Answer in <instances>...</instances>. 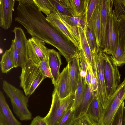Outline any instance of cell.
Segmentation results:
<instances>
[{"instance_id":"obj_1","label":"cell","mask_w":125,"mask_h":125,"mask_svg":"<svg viewBox=\"0 0 125 125\" xmlns=\"http://www.w3.org/2000/svg\"><path fill=\"white\" fill-rule=\"evenodd\" d=\"M3 89L10 99L13 111L21 121L32 119V115L28 107V97L23 92L6 81H3Z\"/></svg>"},{"instance_id":"obj_2","label":"cell","mask_w":125,"mask_h":125,"mask_svg":"<svg viewBox=\"0 0 125 125\" xmlns=\"http://www.w3.org/2000/svg\"><path fill=\"white\" fill-rule=\"evenodd\" d=\"M75 92L71 93L66 97L60 99L54 90L50 110L44 117L48 125H57L61 118L69 110L73 108Z\"/></svg>"},{"instance_id":"obj_3","label":"cell","mask_w":125,"mask_h":125,"mask_svg":"<svg viewBox=\"0 0 125 125\" xmlns=\"http://www.w3.org/2000/svg\"><path fill=\"white\" fill-rule=\"evenodd\" d=\"M21 67L20 86L23 89L25 95L30 96L46 78L41 73L38 65L30 61Z\"/></svg>"},{"instance_id":"obj_4","label":"cell","mask_w":125,"mask_h":125,"mask_svg":"<svg viewBox=\"0 0 125 125\" xmlns=\"http://www.w3.org/2000/svg\"><path fill=\"white\" fill-rule=\"evenodd\" d=\"M93 60L91 65L95 72L97 82V89L95 95L104 108L108 100L104 69V55L102 49L97 48L92 53Z\"/></svg>"},{"instance_id":"obj_5","label":"cell","mask_w":125,"mask_h":125,"mask_svg":"<svg viewBox=\"0 0 125 125\" xmlns=\"http://www.w3.org/2000/svg\"><path fill=\"white\" fill-rule=\"evenodd\" d=\"M125 99V78L116 91L109 98L103 108L99 121L101 125H109L121 103Z\"/></svg>"},{"instance_id":"obj_6","label":"cell","mask_w":125,"mask_h":125,"mask_svg":"<svg viewBox=\"0 0 125 125\" xmlns=\"http://www.w3.org/2000/svg\"><path fill=\"white\" fill-rule=\"evenodd\" d=\"M104 69L108 99L121 84V75L117 66L111 59L110 55L103 52Z\"/></svg>"},{"instance_id":"obj_7","label":"cell","mask_w":125,"mask_h":125,"mask_svg":"<svg viewBox=\"0 0 125 125\" xmlns=\"http://www.w3.org/2000/svg\"><path fill=\"white\" fill-rule=\"evenodd\" d=\"M119 43L117 19L113 10L109 16L105 47L103 52L109 55H113L117 50Z\"/></svg>"},{"instance_id":"obj_8","label":"cell","mask_w":125,"mask_h":125,"mask_svg":"<svg viewBox=\"0 0 125 125\" xmlns=\"http://www.w3.org/2000/svg\"><path fill=\"white\" fill-rule=\"evenodd\" d=\"M28 53L30 60L37 65L47 57L48 48L44 42L34 37L27 40Z\"/></svg>"},{"instance_id":"obj_9","label":"cell","mask_w":125,"mask_h":125,"mask_svg":"<svg viewBox=\"0 0 125 125\" xmlns=\"http://www.w3.org/2000/svg\"><path fill=\"white\" fill-rule=\"evenodd\" d=\"M13 32L14 34V40L19 55V66L21 67L30 61L28 53V40L21 27H15Z\"/></svg>"},{"instance_id":"obj_10","label":"cell","mask_w":125,"mask_h":125,"mask_svg":"<svg viewBox=\"0 0 125 125\" xmlns=\"http://www.w3.org/2000/svg\"><path fill=\"white\" fill-rule=\"evenodd\" d=\"M47 21L61 33L70 41L78 49H81L80 42L75 35L61 21L54 8L51 13L46 17Z\"/></svg>"},{"instance_id":"obj_11","label":"cell","mask_w":125,"mask_h":125,"mask_svg":"<svg viewBox=\"0 0 125 125\" xmlns=\"http://www.w3.org/2000/svg\"><path fill=\"white\" fill-rule=\"evenodd\" d=\"M15 1V0H0V26L4 30L8 29L11 25Z\"/></svg>"},{"instance_id":"obj_12","label":"cell","mask_w":125,"mask_h":125,"mask_svg":"<svg viewBox=\"0 0 125 125\" xmlns=\"http://www.w3.org/2000/svg\"><path fill=\"white\" fill-rule=\"evenodd\" d=\"M0 125H22L13 115L1 91L0 92Z\"/></svg>"},{"instance_id":"obj_13","label":"cell","mask_w":125,"mask_h":125,"mask_svg":"<svg viewBox=\"0 0 125 125\" xmlns=\"http://www.w3.org/2000/svg\"><path fill=\"white\" fill-rule=\"evenodd\" d=\"M60 98H64L71 93L69 68V64L63 69L60 73L56 85L54 87Z\"/></svg>"},{"instance_id":"obj_14","label":"cell","mask_w":125,"mask_h":125,"mask_svg":"<svg viewBox=\"0 0 125 125\" xmlns=\"http://www.w3.org/2000/svg\"><path fill=\"white\" fill-rule=\"evenodd\" d=\"M94 32L97 47L102 49V26L100 0L87 25Z\"/></svg>"},{"instance_id":"obj_15","label":"cell","mask_w":125,"mask_h":125,"mask_svg":"<svg viewBox=\"0 0 125 125\" xmlns=\"http://www.w3.org/2000/svg\"><path fill=\"white\" fill-rule=\"evenodd\" d=\"M114 0H100L102 26V49L105 47L106 35L109 16L113 11Z\"/></svg>"},{"instance_id":"obj_16","label":"cell","mask_w":125,"mask_h":125,"mask_svg":"<svg viewBox=\"0 0 125 125\" xmlns=\"http://www.w3.org/2000/svg\"><path fill=\"white\" fill-rule=\"evenodd\" d=\"M47 56L52 77V83L54 87L57 83L60 73L59 70L62 64L61 57L59 52L53 49L48 48Z\"/></svg>"},{"instance_id":"obj_17","label":"cell","mask_w":125,"mask_h":125,"mask_svg":"<svg viewBox=\"0 0 125 125\" xmlns=\"http://www.w3.org/2000/svg\"><path fill=\"white\" fill-rule=\"evenodd\" d=\"M72 16L83 19L85 18L90 0H63Z\"/></svg>"},{"instance_id":"obj_18","label":"cell","mask_w":125,"mask_h":125,"mask_svg":"<svg viewBox=\"0 0 125 125\" xmlns=\"http://www.w3.org/2000/svg\"><path fill=\"white\" fill-rule=\"evenodd\" d=\"M69 68V74L71 93L76 90L81 70L78 57H76L68 63Z\"/></svg>"},{"instance_id":"obj_19","label":"cell","mask_w":125,"mask_h":125,"mask_svg":"<svg viewBox=\"0 0 125 125\" xmlns=\"http://www.w3.org/2000/svg\"><path fill=\"white\" fill-rule=\"evenodd\" d=\"M95 94L93 93L87 85L85 95L79 105L74 109L75 119L85 115L92 100Z\"/></svg>"},{"instance_id":"obj_20","label":"cell","mask_w":125,"mask_h":125,"mask_svg":"<svg viewBox=\"0 0 125 125\" xmlns=\"http://www.w3.org/2000/svg\"><path fill=\"white\" fill-rule=\"evenodd\" d=\"M103 109L101 103L95 95L91 103L86 114L90 118L99 122Z\"/></svg>"},{"instance_id":"obj_21","label":"cell","mask_w":125,"mask_h":125,"mask_svg":"<svg viewBox=\"0 0 125 125\" xmlns=\"http://www.w3.org/2000/svg\"><path fill=\"white\" fill-rule=\"evenodd\" d=\"M78 28L81 48L80 51L82 52L88 63L91 65L93 60L92 53L87 41L85 30L81 28L78 27Z\"/></svg>"},{"instance_id":"obj_22","label":"cell","mask_w":125,"mask_h":125,"mask_svg":"<svg viewBox=\"0 0 125 125\" xmlns=\"http://www.w3.org/2000/svg\"><path fill=\"white\" fill-rule=\"evenodd\" d=\"M87 87L85 78L79 76L77 86L75 92L73 108L77 107L82 101L85 93Z\"/></svg>"},{"instance_id":"obj_23","label":"cell","mask_w":125,"mask_h":125,"mask_svg":"<svg viewBox=\"0 0 125 125\" xmlns=\"http://www.w3.org/2000/svg\"><path fill=\"white\" fill-rule=\"evenodd\" d=\"M1 70L3 73H7L14 68L12 52L10 48L2 55L0 62Z\"/></svg>"},{"instance_id":"obj_24","label":"cell","mask_w":125,"mask_h":125,"mask_svg":"<svg viewBox=\"0 0 125 125\" xmlns=\"http://www.w3.org/2000/svg\"><path fill=\"white\" fill-rule=\"evenodd\" d=\"M56 10L61 17L68 25L73 26L81 28L84 30H85L86 26L85 20L83 19L63 15Z\"/></svg>"},{"instance_id":"obj_25","label":"cell","mask_w":125,"mask_h":125,"mask_svg":"<svg viewBox=\"0 0 125 125\" xmlns=\"http://www.w3.org/2000/svg\"><path fill=\"white\" fill-rule=\"evenodd\" d=\"M117 23L119 43L122 51L125 53V17H121Z\"/></svg>"},{"instance_id":"obj_26","label":"cell","mask_w":125,"mask_h":125,"mask_svg":"<svg viewBox=\"0 0 125 125\" xmlns=\"http://www.w3.org/2000/svg\"><path fill=\"white\" fill-rule=\"evenodd\" d=\"M33 2L39 10L47 16L50 14L54 8L49 0H33Z\"/></svg>"},{"instance_id":"obj_27","label":"cell","mask_w":125,"mask_h":125,"mask_svg":"<svg viewBox=\"0 0 125 125\" xmlns=\"http://www.w3.org/2000/svg\"><path fill=\"white\" fill-rule=\"evenodd\" d=\"M53 7L56 9L62 15L72 16L68 8L63 0H49Z\"/></svg>"},{"instance_id":"obj_28","label":"cell","mask_w":125,"mask_h":125,"mask_svg":"<svg viewBox=\"0 0 125 125\" xmlns=\"http://www.w3.org/2000/svg\"><path fill=\"white\" fill-rule=\"evenodd\" d=\"M75 120L74 109L72 108L63 116L57 125H73Z\"/></svg>"},{"instance_id":"obj_29","label":"cell","mask_w":125,"mask_h":125,"mask_svg":"<svg viewBox=\"0 0 125 125\" xmlns=\"http://www.w3.org/2000/svg\"><path fill=\"white\" fill-rule=\"evenodd\" d=\"M87 41L92 53H94L97 48L96 38L93 31L87 26L85 30Z\"/></svg>"},{"instance_id":"obj_30","label":"cell","mask_w":125,"mask_h":125,"mask_svg":"<svg viewBox=\"0 0 125 125\" xmlns=\"http://www.w3.org/2000/svg\"><path fill=\"white\" fill-rule=\"evenodd\" d=\"M110 56L113 61L117 66H120L125 64V53L122 51L119 43L115 53Z\"/></svg>"},{"instance_id":"obj_31","label":"cell","mask_w":125,"mask_h":125,"mask_svg":"<svg viewBox=\"0 0 125 125\" xmlns=\"http://www.w3.org/2000/svg\"><path fill=\"white\" fill-rule=\"evenodd\" d=\"M114 10L117 20L122 16L125 17V0H114Z\"/></svg>"},{"instance_id":"obj_32","label":"cell","mask_w":125,"mask_h":125,"mask_svg":"<svg viewBox=\"0 0 125 125\" xmlns=\"http://www.w3.org/2000/svg\"><path fill=\"white\" fill-rule=\"evenodd\" d=\"M38 65L42 74L46 78H49L52 80V77L49 65L48 56L45 60Z\"/></svg>"},{"instance_id":"obj_33","label":"cell","mask_w":125,"mask_h":125,"mask_svg":"<svg viewBox=\"0 0 125 125\" xmlns=\"http://www.w3.org/2000/svg\"><path fill=\"white\" fill-rule=\"evenodd\" d=\"M125 103L124 101L120 106L109 125H121L123 109Z\"/></svg>"},{"instance_id":"obj_34","label":"cell","mask_w":125,"mask_h":125,"mask_svg":"<svg viewBox=\"0 0 125 125\" xmlns=\"http://www.w3.org/2000/svg\"><path fill=\"white\" fill-rule=\"evenodd\" d=\"M99 1L100 0H90L85 18L86 27Z\"/></svg>"},{"instance_id":"obj_35","label":"cell","mask_w":125,"mask_h":125,"mask_svg":"<svg viewBox=\"0 0 125 125\" xmlns=\"http://www.w3.org/2000/svg\"><path fill=\"white\" fill-rule=\"evenodd\" d=\"M79 58L81 67L80 75L82 77L85 78L87 70L89 64L82 52L81 51H79Z\"/></svg>"},{"instance_id":"obj_36","label":"cell","mask_w":125,"mask_h":125,"mask_svg":"<svg viewBox=\"0 0 125 125\" xmlns=\"http://www.w3.org/2000/svg\"><path fill=\"white\" fill-rule=\"evenodd\" d=\"M10 48L12 52L14 68L19 66V55L14 40H12Z\"/></svg>"},{"instance_id":"obj_37","label":"cell","mask_w":125,"mask_h":125,"mask_svg":"<svg viewBox=\"0 0 125 125\" xmlns=\"http://www.w3.org/2000/svg\"><path fill=\"white\" fill-rule=\"evenodd\" d=\"M91 122L87 116L84 115L75 119L73 125H90Z\"/></svg>"},{"instance_id":"obj_38","label":"cell","mask_w":125,"mask_h":125,"mask_svg":"<svg viewBox=\"0 0 125 125\" xmlns=\"http://www.w3.org/2000/svg\"><path fill=\"white\" fill-rule=\"evenodd\" d=\"M91 84L92 91L94 94H95L97 89V84L96 75L95 72L93 70L91 66Z\"/></svg>"},{"instance_id":"obj_39","label":"cell","mask_w":125,"mask_h":125,"mask_svg":"<svg viewBox=\"0 0 125 125\" xmlns=\"http://www.w3.org/2000/svg\"><path fill=\"white\" fill-rule=\"evenodd\" d=\"M30 125H48L44 117L37 115L32 120Z\"/></svg>"},{"instance_id":"obj_40","label":"cell","mask_w":125,"mask_h":125,"mask_svg":"<svg viewBox=\"0 0 125 125\" xmlns=\"http://www.w3.org/2000/svg\"><path fill=\"white\" fill-rule=\"evenodd\" d=\"M91 65L89 64L87 70L85 79L87 85L89 86L92 92L91 84Z\"/></svg>"},{"instance_id":"obj_41","label":"cell","mask_w":125,"mask_h":125,"mask_svg":"<svg viewBox=\"0 0 125 125\" xmlns=\"http://www.w3.org/2000/svg\"><path fill=\"white\" fill-rule=\"evenodd\" d=\"M121 125H125V107H124L123 111L122 119Z\"/></svg>"},{"instance_id":"obj_42","label":"cell","mask_w":125,"mask_h":125,"mask_svg":"<svg viewBox=\"0 0 125 125\" xmlns=\"http://www.w3.org/2000/svg\"><path fill=\"white\" fill-rule=\"evenodd\" d=\"M88 118L91 122V124L90 125H101L99 122L95 121L90 118L89 117Z\"/></svg>"}]
</instances>
